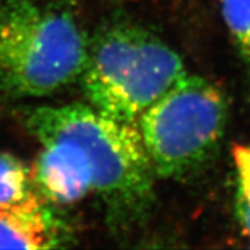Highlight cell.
I'll return each instance as SVG.
<instances>
[{"mask_svg": "<svg viewBox=\"0 0 250 250\" xmlns=\"http://www.w3.org/2000/svg\"><path fill=\"white\" fill-rule=\"evenodd\" d=\"M25 123L41 143L65 141L83 152L93 174V190L106 205L110 223L128 225L146 214L157 177L136 123L80 103L29 110Z\"/></svg>", "mask_w": 250, "mask_h": 250, "instance_id": "cell-1", "label": "cell"}, {"mask_svg": "<svg viewBox=\"0 0 250 250\" xmlns=\"http://www.w3.org/2000/svg\"><path fill=\"white\" fill-rule=\"evenodd\" d=\"M89 36L70 7L0 1V98H42L80 80Z\"/></svg>", "mask_w": 250, "mask_h": 250, "instance_id": "cell-2", "label": "cell"}, {"mask_svg": "<svg viewBox=\"0 0 250 250\" xmlns=\"http://www.w3.org/2000/svg\"><path fill=\"white\" fill-rule=\"evenodd\" d=\"M185 74L181 56L159 36L125 18H111L89 38L81 80L90 106L138 124Z\"/></svg>", "mask_w": 250, "mask_h": 250, "instance_id": "cell-3", "label": "cell"}, {"mask_svg": "<svg viewBox=\"0 0 250 250\" xmlns=\"http://www.w3.org/2000/svg\"><path fill=\"white\" fill-rule=\"evenodd\" d=\"M223 92L187 72L138 120L157 178H178L196 170L214 152L227 124Z\"/></svg>", "mask_w": 250, "mask_h": 250, "instance_id": "cell-4", "label": "cell"}, {"mask_svg": "<svg viewBox=\"0 0 250 250\" xmlns=\"http://www.w3.org/2000/svg\"><path fill=\"white\" fill-rule=\"evenodd\" d=\"M32 175L41 196L57 205H71L93 190V174L86 156L65 141L42 143Z\"/></svg>", "mask_w": 250, "mask_h": 250, "instance_id": "cell-5", "label": "cell"}, {"mask_svg": "<svg viewBox=\"0 0 250 250\" xmlns=\"http://www.w3.org/2000/svg\"><path fill=\"white\" fill-rule=\"evenodd\" d=\"M71 232L43 197L0 208V249H57L70 245Z\"/></svg>", "mask_w": 250, "mask_h": 250, "instance_id": "cell-6", "label": "cell"}, {"mask_svg": "<svg viewBox=\"0 0 250 250\" xmlns=\"http://www.w3.org/2000/svg\"><path fill=\"white\" fill-rule=\"evenodd\" d=\"M41 196L32 170L17 156L0 152V208H11Z\"/></svg>", "mask_w": 250, "mask_h": 250, "instance_id": "cell-7", "label": "cell"}, {"mask_svg": "<svg viewBox=\"0 0 250 250\" xmlns=\"http://www.w3.org/2000/svg\"><path fill=\"white\" fill-rule=\"evenodd\" d=\"M232 154L236 177V217L242 231L250 239V142L236 145Z\"/></svg>", "mask_w": 250, "mask_h": 250, "instance_id": "cell-8", "label": "cell"}, {"mask_svg": "<svg viewBox=\"0 0 250 250\" xmlns=\"http://www.w3.org/2000/svg\"><path fill=\"white\" fill-rule=\"evenodd\" d=\"M223 14L250 72V0H223Z\"/></svg>", "mask_w": 250, "mask_h": 250, "instance_id": "cell-9", "label": "cell"}]
</instances>
